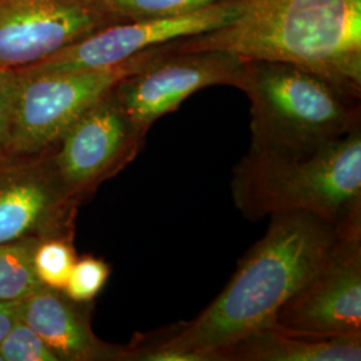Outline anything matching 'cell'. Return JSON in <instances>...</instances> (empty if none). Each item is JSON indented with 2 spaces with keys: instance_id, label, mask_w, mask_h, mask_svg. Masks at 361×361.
<instances>
[{
  "instance_id": "cell-1",
  "label": "cell",
  "mask_w": 361,
  "mask_h": 361,
  "mask_svg": "<svg viewBox=\"0 0 361 361\" xmlns=\"http://www.w3.org/2000/svg\"><path fill=\"white\" fill-rule=\"evenodd\" d=\"M337 229L307 212L271 216L264 237L241 258L229 284L192 322L123 345V361H209L269 323L323 262Z\"/></svg>"
},
{
  "instance_id": "cell-2",
  "label": "cell",
  "mask_w": 361,
  "mask_h": 361,
  "mask_svg": "<svg viewBox=\"0 0 361 361\" xmlns=\"http://www.w3.org/2000/svg\"><path fill=\"white\" fill-rule=\"evenodd\" d=\"M170 49L292 63L361 98V0H246L232 23Z\"/></svg>"
},
{
  "instance_id": "cell-3",
  "label": "cell",
  "mask_w": 361,
  "mask_h": 361,
  "mask_svg": "<svg viewBox=\"0 0 361 361\" xmlns=\"http://www.w3.org/2000/svg\"><path fill=\"white\" fill-rule=\"evenodd\" d=\"M233 201L250 221L307 212L336 229L361 222V128L310 149L249 146L233 170Z\"/></svg>"
},
{
  "instance_id": "cell-4",
  "label": "cell",
  "mask_w": 361,
  "mask_h": 361,
  "mask_svg": "<svg viewBox=\"0 0 361 361\" xmlns=\"http://www.w3.org/2000/svg\"><path fill=\"white\" fill-rule=\"evenodd\" d=\"M237 89L252 106L250 146L310 149L361 128V98L300 66L245 59Z\"/></svg>"
},
{
  "instance_id": "cell-5",
  "label": "cell",
  "mask_w": 361,
  "mask_h": 361,
  "mask_svg": "<svg viewBox=\"0 0 361 361\" xmlns=\"http://www.w3.org/2000/svg\"><path fill=\"white\" fill-rule=\"evenodd\" d=\"M162 46L141 52L121 65L104 68L43 74L18 71L19 90L6 154H34L52 147L78 116L119 80L146 65Z\"/></svg>"
},
{
  "instance_id": "cell-6",
  "label": "cell",
  "mask_w": 361,
  "mask_h": 361,
  "mask_svg": "<svg viewBox=\"0 0 361 361\" xmlns=\"http://www.w3.org/2000/svg\"><path fill=\"white\" fill-rule=\"evenodd\" d=\"M244 62L232 52L174 51L166 43L138 71L119 80L113 94L137 129L147 134L157 119L176 111L195 91L237 87Z\"/></svg>"
},
{
  "instance_id": "cell-7",
  "label": "cell",
  "mask_w": 361,
  "mask_h": 361,
  "mask_svg": "<svg viewBox=\"0 0 361 361\" xmlns=\"http://www.w3.org/2000/svg\"><path fill=\"white\" fill-rule=\"evenodd\" d=\"M245 1L224 0L178 16L116 22L95 30L37 65L18 71L43 74L121 65L157 46L207 34L232 23Z\"/></svg>"
},
{
  "instance_id": "cell-8",
  "label": "cell",
  "mask_w": 361,
  "mask_h": 361,
  "mask_svg": "<svg viewBox=\"0 0 361 361\" xmlns=\"http://www.w3.org/2000/svg\"><path fill=\"white\" fill-rule=\"evenodd\" d=\"M145 137L111 89L66 130L52 146V159L66 189L80 204L134 161Z\"/></svg>"
},
{
  "instance_id": "cell-9",
  "label": "cell",
  "mask_w": 361,
  "mask_h": 361,
  "mask_svg": "<svg viewBox=\"0 0 361 361\" xmlns=\"http://www.w3.org/2000/svg\"><path fill=\"white\" fill-rule=\"evenodd\" d=\"M78 207L56 171L52 147L0 157V244L74 237Z\"/></svg>"
},
{
  "instance_id": "cell-10",
  "label": "cell",
  "mask_w": 361,
  "mask_h": 361,
  "mask_svg": "<svg viewBox=\"0 0 361 361\" xmlns=\"http://www.w3.org/2000/svg\"><path fill=\"white\" fill-rule=\"evenodd\" d=\"M276 322L317 335L361 334V222L337 229L323 262Z\"/></svg>"
},
{
  "instance_id": "cell-11",
  "label": "cell",
  "mask_w": 361,
  "mask_h": 361,
  "mask_svg": "<svg viewBox=\"0 0 361 361\" xmlns=\"http://www.w3.org/2000/svg\"><path fill=\"white\" fill-rule=\"evenodd\" d=\"M113 23L99 0H0V67L37 65Z\"/></svg>"
},
{
  "instance_id": "cell-12",
  "label": "cell",
  "mask_w": 361,
  "mask_h": 361,
  "mask_svg": "<svg viewBox=\"0 0 361 361\" xmlns=\"http://www.w3.org/2000/svg\"><path fill=\"white\" fill-rule=\"evenodd\" d=\"M92 302H78L49 286L20 301V320L59 361H122L123 347L104 343L91 328Z\"/></svg>"
},
{
  "instance_id": "cell-13",
  "label": "cell",
  "mask_w": 361,
  "mask_h": 361,
  "mask_svg": "<svg viewBox=\"0 0 361 361\" xmlns=\"http://www.w3.org/2000/svg\"><path fill=\"white\" fill-rule=\"evenodd\" d=\"M361 334L324 336L288 328L276 322L259 326L209 361H359Z\"/></svg>"
},
{
  "instance_id": "cell-14",
  "label": "cell",
  "mask_w": 361,
  "mask_h": 361,
  "mask_svg": "<svg viewBox=\"0 0 361 361\" xmlns=\"http://www.w3.org/2000/svg\"><path fill=\"white\" fill-rule=\"evenodd\" d=\"M39 240L27 238L0 244V301H23L43 284L34 268Z\"/></svg>"
},
{
  "instance_id": "cell-15",
  "label": "cell",
  "mask_w": 361,
  "mask_h": 361,
  "mask_svg": "<svg viewBox=\"0 0 361 361\" xmlns=\"http://www.w3.org/2000/svg\"><path fill=\"white\" fill-rule=\"evenodd\" d=\"M77 258L73 237L40 240L34 252V268L39 281L52 289L65 290Z\"/></svg>"
},
{
  "instance_id": "cell-16",
  "label": "cell",
  "mask_w": 361,
  "mask_h": 361,
  "mask_svg": "<svg viewBox=\"0 0 361 361\" xmlns=\"http://www.w3.org/2000/svg\"><path fill=\"white\" fill-rule=\"evenodd\" d=\"M116 22L170 18L193 13L224 0H99Z\"/></svg>"
},
{
  "instance_id": "cell-17",
  "label": "cell",
  "mask_w": 361,
  "mask_h": 361,
  "mask_svg": "<svg viewBox=\"0 0 361 361\" xmlns=\"http://www.w3.org/2000/svg\"><path fill=\"white\" fill-rule=\"evenodd\" d=\"M110 273V265L102 258H77L63 292L78 302H92L102 292Z\"/></svg>"
},
{
  "instance_id": "cell-18",
  "label": "cell",
  "mask_w": 361,
  "mask_h": 361,
  "mask_svg": "<svg viewBox=\"0 0 361 361\" xmlns=\"http://www.w3.org/2000/svg\"><path fill=\"white\" fill-rule=\"evenodd\" d=\"M0 356L3 361H59L49 345L20 317L0 341Z\"/></svg>"
},
{
  "instance_id": "cell-19",
  "label": "cell",
  "mask_w": 361,
  "mask_h": 361,
  "mask_svg": "<svg viewBox=\"0 0 361 361\" xmlns=\"http://www.w3.org/2000/svg\"><path fill=\"white\" fill-rule=\"evenodd\" d=\"M18 90V70L0 67V157L7 153L10 143Z\"/></svg>"
},
{
  "instance_id": "cell-20",
  "label": "cell",
  "mask_w": 361,
  "mask_h": 361,
  "mask_svg": "<svg viewBox=\"0 0 361 361\" xmlns=\"http://www.w3.org/2000/svg\"><path fill=\"white\" fill-rule=\"evenodd\" d=\"M20 317V301H0V341Z\"/></svg>"
},
{
  "instance_id": "cell-21",
  "label": "cell",
  "mask_w": 361,
  "mask_h": 361,
  "mask_svg": "<svg viewBox=\"0 0 361 361\" xmlns=\"http://www.w3.org/2000/svg\"><path fill=\"white\" fill-rule=\"evenodd\" d=\"M0 361H3V357H1V356H0Z\"/></svg>"
}]
</instances>
